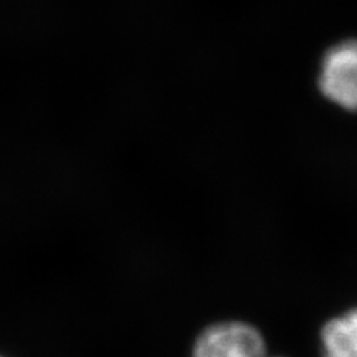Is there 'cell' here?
I'll list each match as a JSON object with an SVG mask.
<instances>
[{"instance_id": "obj_1", "label": "cell", "mask_w": 357, "mask_h": 357, "mask_svg": "<svg viewBox=\"0 0 357 357\" xmlns=\"http://www.w3.org/2000/svg\"><path fill=\"white\" fill-rule=\"evenodd\" d=\"M319 88L329 102L357 112V40H344L323 55Z\"/></svg>"}, {"instance_id": "obj_3", "label": "cell", "mask_w": 357, "mask_h": 357, "mask_svg": "<svg viewBox=\"0 0 357 357\" xmlns=\"http://www.w3.org/2000/svg\"><path fill=\"white\" fill-rule=\"evenodd\" d=\"M321 341L323 357H357V308L329 320Z\"/></svg>"}, {"instance_id": "obj_2", "label": "cell", "mask_w": 357, "mask_h": 357, "mask_svg": "<svg viewBox=\"0 0 357 357\" xmlns=\"http://www.w3.org/2000/svg\"><path fill=\"white\" fill-rule=\"evenodd\" d=\"M192 357H271L261 332L243 321L211 325L199 333Z\"/></svg>"}]
</instances>
